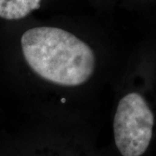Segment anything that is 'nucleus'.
<instances>
[{"label": "nucleus", "mask_w": 156, "mask_h": 156, "mask_svg": "<svg viewBox=\"0 0 156 156\" xmlns=\"http://www.w3.org/2000/svg\"><path fill=\"white\" fill-rule=\"evenodd\" d=\"M22 52L34 72L51 83L76 87L94 74L95 56L88 44L56 27H35L23 34Z\"/></svg>", "instance_id": "f257e3e1"}, {"label": "nucleus", "mask_w": 156, "mask_h": 156, "mask_svg": "<svg viewBox=\"0 0 156 156\" xmlns=\"http://www.w3.org/2000/svg\"><path fill=\"white\" fill-rule=\"evenodd\" d=\"M154 116L145 99L138 93L122 97L114 117V137L122 156H140L150 143Z\"/></svg>", "instance_id": "f03ea898"}, {"label": "nucleus", "mask_w": 156, "mask_h": 156, "mask_svg": "<svg viewBox=\"0 0 156 156\" xmlns=\"http://www.w3.org/2000/svg\"><path fill=\"white\" fill-rule=\"evenodd\" d=\"M42 0H0V17L18 20L38 9Z\"/></svg>", "instance_id": "7ed1b4c3"}]
</instances>
